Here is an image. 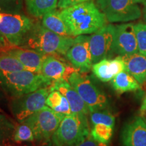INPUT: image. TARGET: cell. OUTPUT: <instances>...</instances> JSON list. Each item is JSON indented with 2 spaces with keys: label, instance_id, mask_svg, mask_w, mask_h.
I'll use <instances>...</instances> for the list:
<instances>
[{
  "label": "cell",
  "instance_id": "1",
  "mask_svg": "<svg viewBox=\"0 0 146 146\" xmlns=\"http://www.w3.org/2000/svg\"><path fill=\"white\" fill-rule=\"evenodd\" d=\"M73 37L93 34L107 25V19L93 1H86L60 12Z\"/></svg>",
  "mask_w": 146,
  "mask_h": 146
},
{
  "label": "cell",
  "instance_id": "2",
  "mask_svg": "<svg viewBox=\"0 0 146 146\" xmlns=\"http://www.w3.org/2000/svg\"><path fill=\"white\" fill-rule=\"evenodd\" d=\"M74 41V37L60 35L37 24L33 27L22 47L26 46L45 56L61 57L66 56Z\"/></svg>",
  "mask_w": 146,
  "mask_h": 146
},
{
  "label": "cell",
  "instance_id": "3",
  "mask_svg": "<svg viewBox=\"0 0 146 146\" xmlns=\"http://www.w3.org/2000/svg\"><path fill=\"white\" fill-rule=\"evenodd\" d=\"M52 85L40 73L24 70L16 72H0V87L11 98L31 94Z\"/></svg>",
  "mask_w": 146,
  "mask_h": 146
},
{
  "label": "cell",
  "instance_id": "4",
  "mask_svg": "<svg viewBox=\"0 0 146 146\" xmlns=\"http://www.w3.org/2000/svg\"><path fill=\"white\" fill-rule=\"evenodd\" d=\"M65 116L45 106L23 123L27 124L33 131L35 140L40 145H52L53 137Z\"/></svg>",
  "mask_w": 146,
  "mask_h": 146
},
{
  "label": "cell",
  "instance_id": "5",
  "mask_svg": "<svg viewBox=\"0 0 146 146\" xmlns=\"http://www.w3.org/2000/svg\"><path fill=\"white\" fill-rule=\"evenodd\" d=\"M87 116L72 114L65 116L53 137V143L60 146H76L88 137Z\"/></svg>",
  "mask_w": 146,
  "mask_h": 146
},
{
  "label": "cell",
  "instance_id": "6",
  "mask_svg": "<svg viewBox=\"0 0 146 146\" xmlns=\"http://www.w3.org/2000/svg\"><path fill=\"white\" fill-rule=\"evenodd\" d=\"M34 25L23 14L0 12V36L12 47L23 46Z\"/></svg>",
  "mask_w": 146,
  "mask_h": 146
},
{
  "label": "cell",
  "instance_id": "7",
  "mask_svg": "<svg viewBox=\"0 0 146 146\" xmlns=\"http://www.w3.org/2000/svg\"><path fill=\"white\" fill-rule=\"evenodd\" d=\"M69 83L86 104L89 112L103 110L108 106L106 96L79 71H75L68 78Z\"/></svg>",
  "mask_w": 146,
  "mask_h": 146
},
{
  "label": "cell",
  "instance_id": "8",
  "mask_svg": "<svg viewBox=\"0 0 146 146\" xmlns=\"http://www.w3.org/2000/svg\"><path fill=\"white\" fill-rule=\"evenodd\" d=\"M98 8L110 23H126L141 17V11L133 0H96Z\"/></svg>",
  "mask_w": 146,
  "mask_h": 146
},
{
  "label": "cell",
  "instance_id": "9",
  "mask_svg": "<svg viewBox=\"0 0 146 146\" xmlns=\"http://www.w3.org/2000/svg\"><path fill=\"white\" fill-rule=\"evenodd\" d=\"M52 91L50 85L39 89L25 96L12 98L11 110L20 123L31 116L46 104V100Z\"/></svg>",
  "mask_w": 146,
  "mask_h": 146
},
{
  "label": "cell",
  "instance_id": "10",
  "mask_svg": "<svg viewBox=\"0 0 146 146\" xmlns=\"http://www.w3.org/2000/svg\"><path fill=\"white\" fill-rule=\"evenodd\" d=\"M115 26L109 24L89 36L93 63L106 59L113 52Z\"/></svg>",
  "mask_w": 146,
  "mask_h": 146
},
{
  "label": "cell",
  "instance_id": "11",
  "mask_svg": "<svg viewBox=\"0 0 146 146\" xmlns=\"http://www.w3.org/2000/svg\"><path fill=\"white\" fill-rule=\"evenodd\" d=\"M66 57L72 66L81 73L88 72L92 68L94 63L89 45V36L83 35L75 36Z\"/></svg>",
  "mask_w": 146,
  "mask_h": 146
},
{
  "label": "cell",
  "instance_id": "12",
  "mask_svg": "<svg viewBox=\"0 0 146 146\" xmlns=\"http://www.w3.org/2000/svg\"><path fill=\"white\" fill-rule=\"evenodd\" d=\"M113 52L119 56L139 52L134 24L124 23L115 26Z\"/></svg>",
  "mask_w": 146,
  "mask_h": 146
},
{
  "label": "cell",
  "instance_id": "13",
  "mask_svg": "<svg viewBox=\"0 0 146 146\" xmlns=\"http://www.w3.org/2000/svg\"><path fill=\"white\" fill-rule=\"evenodd\" d=\"M75 71H78L70 66L60 57L47 56L42 65L41 74L52 84L60 80L68 81L70 76Z\"/></svg>",
  "mask_w": 146,
  "mask_h": 146
},
{
  "label": "cell",
  "instance_id": "14",
  "mask_svg": "<svg viewBox=\"0 0 146 146\" xmlns=\"http://www.w3.org/2000/svg\"><path fill=\"white\" fill-rule=\"evenodd\" d=\"M52 91H58L66 98L70 104L71 111L74 114L87 116L89 110L81 96L66 80L54 82L50 85Z\"/></svg>",
  "mask_w": 146,
  "mask_h": 146
},
{
  "label": "cell",
  "instance_id": "15",
  "mask_svg": "<svg viewBox=\"0 0 146 146\" xmlns=\"http://www.w3.org/2000/svg\"><path fill=\"white\" fill-rule=\"evenodd\" d=\"M121 139L123 146H146V123L135 118L124 127Z\"/></svg>",
  "mask_w": 146,
  "mask_h": 146
},
{
  "label": "cell",
  "instance_id": "16",
  "mask_svg": "<svg viewBox=\"0 0 146 146\" xmlns=\"http://www.w3.org/2000/svg\"><path fill=\"white\" fill-rule=\"evenodd\" d=\"M125 64L121 56L114 59L102 60L93 64L92 71L98 79L103 82L112 81L118 73L125 70Z\"/></svg>",
  "mask_w": 146,
  "mask_h": 146
},
{
  "label": "cell",
  "instance_id": "17",
  "mask_svg": "<svg viewBox=\"0 0 146 146\" xmlns=\"http://www.w3.org/2000/svg\"><path fill=\"white\" fill-rule=\"evenodd\" d=\"M21 62L27 70L41 74L42 65L47 56L25 47H16L7 52Z\"/></svg>",
  "mask_w": 146,
  "mask_h": 146
},
{
  "label": "cell",
  "instance_id": "18",
  "mask_svg": "<svg viewBox=\"0 0 146 146\" xmlns=\"http://www.w3.org/2000/svg\"><path fill=\"white\" fill-rule=\"evenodd\" d=\"M125 62L126 70L139 84L146 83V55L135 53L121 56Z\"/></svg>",
  "mask_w": 146,
  "mask_h": 146
},
{
  "label": "cell",
  "instance_id": "19",
  "mask_svg": "<svg viewBox=\"0 0 146 146\" xmlns=\"http://www.w3.org/2000/svg\"><path fill=\"white\" fill-rule=\"evenodd\" d=\"M42 25L45 28L60 35L73 37L60 12L56 10L51 11L43 16Z\"/></svg>",
  "mask_w": 146,
  "mask_h": 146
},
{
  "label": "cell",
  "instance_id": "20",
  "mask_svg": "<svg viewBox=\"0 0 146 146\" xmlns=\"http://www.w3.org/2000/svg\"><path fill=\"white\" fill-rule=\"evenodd\" d=\"M112 85L114 90L119 94L141 89L140 84L134 76L127 70H123L118 73L112 80Z\"/></svg>",
  "mask_w": 146,
  "mask_h": 146
},
{
  "label": "cell",
  "instance_id": "21",
  "mask_svg": "<svg viewBox=\"0 0 146 146\" xmlns=\"http://www.w3.org/2000/svg\"><path fill=\"white\" fill-rule=\"evenodd\" d=\"M27 11L36 18L43 16L45 14L56 10L58 0H25Z\"/></svg>",
  "mask_w": 146,
  "mask_h": 146
},
{
  "label": "cell",
  "instance_id": "22",
  "mask_svg": "<svg viewBox=\"0 0 146 146\" xmlns=\"http://www.w3.org/2000/svg\"><path fill=\"white\" fill-rule=\"evenodd\" d=\"M26 70L17 58L8 52L0 54V72H16Z\"/></svg>",
  "mask_w": 146,
  "mask_h": 146
},
{
  "label": "cell",
  "instance_id": "23",
  "mask_svg": "<svg viewBox=\"0 0 146 146\" xmlns=\"http://www.w3.org/2000/svg\"><path fill=\"white\" fill-rule=\"evenodd\" d=\"M112 134L113 127L103 124L94 125L90 133L91 136L95 140L106 144H108L110 141Z\"/></svg>",
  "mask_w": 146,
  "mask_h": 146
},
{
  "label": "cell",
  "instance_id": "24",
  "mask_svg": "<svg viewBox=\"0 0 146 146\" xmlns=\"http://www.w3.org/2000/svg\"><path fill=\"white\" fill-rule=\"evenodd\" d=\"M12 139L14 142L21 143L23 142L34 141L35 136L32 129L25 123H21L16 126L14 131Z\"/></svg>",
  "mask_w": 146,
  "mask_h": 146
},
{
  "label": "cell",
  "instance_id": "25",
  "mask_svg": "<svg viewBox=\"0 0 146 146\" xmlns=\"http://www.w3.org/2000/svg\"><path fill=\"white\" fill-rule=\"evenodd\" d=\"M15 124L12 123L6 116L0 114V144L3 145L12 138L15 130Z\"/></svg>",
  "mask_w": 146,
  "mask_h": 146
},
{
  "label": "cell",
  "instance_id": "26",
  "mask_svg": "<svg viewBox=\"0 0 146 146\" xmlns=\"http://www.w3.org/2000/svg\"><path fill=\"white\" fill-rule=\"evenodd\" d=\"M91 122L94 125L103 124L114 128L115 125V116L108 111L98 110L89 112Z\"/></svg>",
  "mask_w": 146,
  "mask_h": 146
},
{
  "label": "cell",
  "instance_id": "27",
  "mask_svg": "<svg viewBox=\"0 0 146 146\" xmlns=\"http://www.w3.org/2000/svg\"><path fill=\"white\" fill-rule=\"evenodd\" d=\"M138 52L146 55V24L138 23L135 25Z\"/></svg>",
  "mask_w": 146,
  "mask_h": 146
},
{
  "label": "cell",
  "instance_id": "28",
  "mask_svg": "<svg viewBox=\"0 0 146 146\" xmlns=\"http://www.w3.org/2000/svg\"><path fill=\"white\" fill-rule=\"evenodd\" d=\"M24 0H0V12L18 14L22 10Z\"/></svg>",
  "mask_w": 146,
  "mask_h": 146
},
{
  "label": "cell",
  "instance_id": "29",
  "mask_svg": "<svg viewBox=\"0 0 146 146\" xmlns=\"http://www.w3.org/2000/svg\"><path fill=\"white\" fill-rule=\"evenodd\" d=\"M62 98L63 95L60 91L56 90L52 91L47 96L46 104L50 108L54 110L61 104L62 102Z\"/></svg>",
  "mask_w": 146,
  "mask_h": 146
},
{
  "label": "cell",
  "instance_id": "30",
  "mask_svg": "<svg viewBox=\"0 0 146 146\" xmlns=\"http://www.w3.org/2000/svg\"><path fill=\"white\" fill-rule=\"evenodd\" d=\"M54 110L60 114L64 115V116H67V115H69L72 113V111H71L70 104H69L68 100L64 96L61 104L56 108H55Z\"/></svg>",
  "mask_w": 146,
  "mask_h": 146
},
{
  "label": "cell",
  "instance_id": "31",
  "mask_svg": "<svg viewBox=\"0 0 146 146\" xmlns=\"http://www.w3.org/2000/svg\"><path fill=\"white\" fill-rule=\"evenodd\" d=\"M76 146H108V145L96 141L91 136V135H89L85 139Z\"/></svg>",
  "mask_w": 146,
  "mask_h": 146
},
{
  "label": "cell",
  "instance_id": "32",
  "mask_svg": "<svg viewBox=\"0 0 146 146\" xmlns=\"http://www.w3.org/2000/svg\"><path fill=\"white\" fill-rule=\"evenodd\" d=\"M81 2H82V0H58V7L64 9Z\"/></svg>",
  "mask_w": 146,
  "mask_h": 146
},
{
  "label": "cell",
  "instance_id": "33",
  "mask_svg": "<svg viewBox=\"0 0 146 146\" xmlns=\"http://www.w3.org/2000/svg\"><path fill=\"white\" fill-rule=\"evenodd\" d=\"M16 47H12L11 46L3 39L2 37L0 36V54L3 52H6L8 51L12 50V48Z\"/></svg>",
  "mask_w": 146,
  "mask_h": 146
},
{
  "label": "cell",
  "instance_id": "34",
  "mask_svg": "<svg viewBox=\"0 0 146 146\" xmlns=\"http://www.w3.org/2000/svg\"><path fill=\"white\" fill-rule=\"evenodd\" d=\"M141 110L142 112H146V94L144 96L142 101V104L141 107Z\"/></svg>",
  "mask_w": 146,
  "mask_h": 146
},
{
  "label": "cell",
  "instance_id": "35",
  "mask_svg": "<svg viewBox=\"0 0 146 146\" xmlns=\"http://www.w3.org/2000/svg\"><path fill=\"white\" fill-rule=\"evenodd\" d=\"M143 19L146 23V3L144 4V8H143Z\"/></svg>",
  "mask_w": 146,
  "mask_h": 146
},
{
  "label": "cell",
  "instance_id": "36",
  "mask_svg": "<svg viewBox=\"0 0 146 146\" xmlns=\"http://www.w3.org/2000/svg\"><path fill=\"white\" fill-rule=\"evenodd\" d=\"M9 141H6L5 142V143H4L3 144V146H23V145H16L15 144H14V145H13V144H10V143H9V142H8Z\"/></svg>",
  "mask_w": 146,
  "mask_h": 146
},
{
  "label": "cell",
  "instance_id": "37",
  "mask_svg": "<svg viewBox=\"0 0 146 146\" xmlns=\"http://www.w3.org/2000/svg\"><path fill=\"white\" fill-rule=\"evenodd\" d=\"M136 3H146V0H133Z\"/></svg>",
  "mask_w": 146,
  "mask_h": 146
},
{
  "label": "cell",
  "instance_id": "38",
  "mask_svg": "<svg viewBox=\"0 0 146 146\" xmlns=\"http://www.w3.org/2000/svg\"><path fill=\"white\" fill-rule=\"evenodd\" d=\"M50 146H60V145H56V144H53L52 145H50Z\"/></svg>",
  "mask_w": 146,
  "mask_h": 146
},
{
  "label": "cell",
  "instance_id": "39",
  "mask_svg": "<svg viewBox=\"0 0 146 146\" xmlns=\"http://www.w3.org/2000/svg\"><path fill=\"white\" fill-rule=\"evenodd\" d=\"M89 1V0H82V2H83V1Z\"/></svg>",
  "mask_w": 146,
  "mask_h": 146
},
{
  "label": "cell",
  "instance_id": "40",
  "mask_svg": "<svg viewBox=\"0 0 146 146\" xmlns=\"http://www.w3.org/2000/svg\"><path fill=\"white\" fill-rule=\"evenodd\" d=\"M0 111H1V109H0Z\"/></svg>",
  "mask_w": 146,
  "mask_h": 146
},
{
  "label": "cell",
  "instance_id": "41",
  "mask_svg": "<svg viewBox=\"0 0 146 146\" xmlns=\"http://www.w3.org/2000/svg\"><path fill=\"white\" fill-rule=\"evenodd\" d=\"M145 123H146V120H145Z\"/></svg>",
  "mask_w": 146,
  "mask_h": 146
}]
</instances>
